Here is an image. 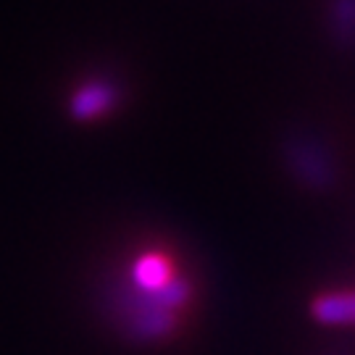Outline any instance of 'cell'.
Wrapping results in <instances>:
<instances>
[{"mask_svg": "<svg viewBox=\"0 0 355 355\" xmlns=\"http://www.w3.org/2000/svg\"><path fill=\"white\" fill-rule=\"evenodd\" d=\"M121 321L142 343L171 340L195 305V282L184 261L164 245L132 255L121 274Z\"/></svg>", "mask_w": 355, "mask_h": 355, "instance_id": "obj_1", "label": "cell"}, {"mask_svg": "<svg viewBox=\"0 0 355 355\" xmlns=\"http://www.w3.org/2000/svg\"><path fill=\"white\" fill-rule=\"evenodd\" d=\"M116 87L103 82V79H89L85 85L71 92L69 101V114L74 116L76 121H98L101 116L111 114L116 108Z\"/></svg>", "mask_w": 355, "mask_h": 355, "instance_id": "obj_2", "label": "cell"}, {"mask_svg": "<svg viewBox=\"0 0 355 355\" xmlns=\"http://www.w3.org/2000/svg\"><path fill=\"white\" fill-rule=\"evenodd\" d=\"M311 316L324 327H355V290L324 292L313 297Z\"/></svg>", "mask_w": 355, "mask_h": 355, "instance_id": "obj_3", "label": "cell"}]
</instances>
